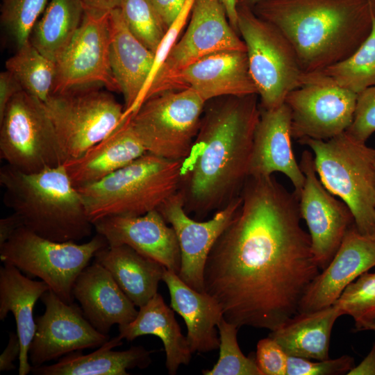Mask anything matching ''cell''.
Listing matches in <instances>:
<instances>
[{
	"label": "cell",
	"mask_w": 375,
	"mask_h": 375,
	"mask_svg": "<svg viewBox=\"0 0 375 375\" xmlns=\"http://www.w3.org/2000/svg\"><path fill=\"white\" fill-rule=\"evenodd\" d=\"M348 375H375V342L366 357Z\"/></svg>",
	"instance_id": "obj_47"
},
{
	"label": "cell",
	"mask_w": 375,
	"mask_h": 375,
	"mask_svg": "<svg viewBox=\"0 0 375 375\" xmlns=\"http://www.w3.org/2000/svg\"><path fill=\"white\" fill-rule=\"evenodd\" d=\"M226 10L228 21L233 29L238 31V3L237 0H220Z\"/></svg>",
	"instance_id": "obj_48"
},
{
	"label": "cell",
	"mask_w": 375,
	"mask_h": 375,
	"mask_svg": "<svg viewBox=\"0 0 375 375\" xmlns=\"http://www.w3.org/2000/svg\"><path fill=\"white\" fill-rule=\"evenodd\" d=\"M240 194L215 212L207 221L190 217L184 208L182 194L178 191L167 199L158 210L173 228L181 253L178 274L192 288L204 291L203 274L208 256L241 203Z\"/></svg>",
	"instance_id": "obj_17"
},
{
	"label": "cell",
	"mask_w": 375,
	"mask_h": 375,
	"mask_svg": "<svg viewBox=\"0 0 375 375\" xmlns=\"http://www.w3.org/2000/svg\"><path fill=\"white\" fill-rule=\"evenodd\" d=\"M289 356L272 338L258 341L256 361L262 375H287Z\"/></svg>",
	"instance_id": "obj_41"
},
{
	"label": "cell",
	"mask_w": 375,
	"mask_h": 375,
	"mask_svg": "<svg viewBox=\"0 0 375 375\" xmlns=\"http://www.w3.org/2000/svg\"><path fill=\"white\" fill-rule=\"evenodd\" d=\"M354 366L353 358L348 355L316 361L289 356L287 375L347 374Z\"/></svg>",
	"instance_id": "obj_39"
},
{
	"label": "cell",
	"mask_w": 375,
	"mask_h": 375,
	"mask_svg": "<svg viewBox=\"0 0 375 375\" xmlns=\"http://www.w3.org/2000/svg\"><path fill=\"white\" fill-rule=\"evenodd\" d=\"M238 31L246 46L260 108L270 110L280 106L287 95L303 83L305 73L295 51L276 27L251 8L238 7Z\"/></svg>",
	"instance_id": "obj_8"
},
{
	"label": "cell",
	"mask_w": 375,
	"mask_h": 375,
	"mask_svg": "<svg viewBox=\"0 0 375 375\" xmlns=\"http://www.w3.org/2000/svg\"><path fill=\"white\" fill-rule=\"evenodd\" d=\"M291 112L289 107L280 106L265 110L256 128L249 176H269L274 172L285 175L299 197L304 185L305 176L297 161L292 147Z\"/></svg>",
	"instance_id": "obj_21"
},
{
	"label": "cell",
	"mask_w": 375,
	"mask_h": 375,
	"mask_svg": "<svg viewBox=\"0 0 375 375\" xmlns=\"http://www.w3.org/2000/svg\"><path fill=\"white\" fill-rule=\"evenodd\" d=\"M153 335L162 342L165 351V366L170 375H175L181 365H188L192 352L186 336L174 317V310L157 293L144 306L140 307L136 317L131 322L119 325L118 336L127 341L138 337Z\"/></svg>",
	"instance_id": "obj_28"
},
{
	"label": "cell",
	"mask_w": 375,
	"mask_h": 375,
	"mask_svg": "<svg viewBox=\"0 0 375 375\" xmlns=\"http://www.w3.org/2000/svg\"><path fill=\"white\" fill-rule=\"evenodd\" d=\"M119 8L131 33L155 53L167 30L151 1L124 0Z\"/></svg>",
	"instance_id": "obj_35"
},
{
	"label": "cell",
	"mask_w": 375,
	"mask_h": 375,
	"mask_svg": "<svg viewBox=\"0 0 375 375\" xmlns=\"http://www.w3.org/2000/svg\"><path fill=\"white\" fill-rule=\"evenodd\" d=\"M159 17H160L166 30L176 19L187 0H149Z\"/></svg>",
	"instance_id": "obj_42"
},
{
	"label": "cell",
	"mask_w": 375,
	"mask_h": 375,
	"mask_svg": "<svg viewBox=\"0 0 375 375\" xmlns=\"http://www.w3.org/2000/svg\"><path fill=\"white\" fill-rule=\"evenodd\" d=\"M194 1V0H187L176 19L166 31L163 38L155 52L153 67L138 99L135 110L145 100L154 79L162 67L174 45L177 42L181 31L185 27L187 20L190 16Z\"/></svg>",
	"instance_id": "obj_38"
},
{
	"label": "cell",
	"mask_w": 375,
	"mask_h": 375,
	"mask_svg": "<svg viewBox=\"0 0 375 375\" xmlns=\"http://www.w3.org/2000/svg\"><path fill=\"white\" fill-rule=\"evenodd\" d=\"M84 12L80 0H51L32 29L29 42L56 62L78 31Z\"/></svg>",
	"instance_id": "obj_31"
},
{
	"label": "cell",
	"mask_w": 375,
	"mask_h": 375,
	"mask_svg": "<svg viewBox=\"0 0 375 375\" xmlns=\"http://www.w3.org/2000/svg\"><path fill=\"white\" fill-rule=\"evenodd\" d=\"M308 77L340 87L356 94L375 85V19L366 40L349 57Z\"/></svg>",
	"instance_id": "obj_32"
},
{
	"label": "cell",
	"mask_w": 375,
	"mask_h": 375,
	"mask_svg": "<svg viewBox=\"0 0 375 375\" xmlns=\"http://www.w3.org/2000/svg\"><path fill=\"white\" fill-rule=\"evenodd\" d=\"M324 187L349 207L357 229L375 234V149L344 132L327 140L303 138Z\"/></svg>",
	"instance_id": "obj_6"
},
{
	"label": "cell",
	"mask_w": 375,
	"mask_h": 375,
	"mask_svg": "<svg viewBox=\"0 0 375 375\" xmlns=\"http://www.w3.org/2000/svg\"><path fill=\"white\" fill-rule=\"evenodd\" d=\"M145 153L128 116L105 138L63 165L78 189L104 178Z\"/></svg>",
	"instance_id": "obj_24"
},
{
	"label": "cell",
	"mask_w": 375,
	"mask_h": 375,
	"mask_svg": "<svg viewBox=\"0 0 375 375\" xmlns=\"http://www.w3.org/2000/svg\"><path fill=\"white\" fill-rule=\"evenodd\" d=\"M41 301L43 315L35 319L36 331L28 349V360L38 367L71 352L98 348L109 340L86 319L81 308L62 301L48 290Z\"/></svg>",
	"instance_id": "obj_16"
},
{
	"label": "cell",
	"mask_w": 375,
	"mask_h": 375,
	"mask_svg": "<svg viewBox=\"0 0 375 375\" xmlns=\"http://www.w3.org/2000/svg\"><path fill=\"white\" fill-rule=\"evenodd\" d=\"M374 266L375 234H362L353 225L331 262L309 286L298 312L332 306L348 285Z\"/></svg>",
	"instance_id": "obj_19"
},
{
	"label": "cell",
	"mask_w": 375,
	"mask_h": 375,
	"mask_svg": "<svg viewBox=\"0 0 375 375\" xmlns=\"http://www.w3.org/2000/svg\"><path fill=\"white\" fill-rule=\"evenodd\" d=\"M4 201L24 226L55 242H78L91 235L92 223L64 165L24 173L8 165L0 169Z\"/></svg>",
	"instance_id": "obj_4"
},
{
	"label": "cell",
	"mask_w": 375,
	"mask_h": 375,
	"mask_svg": "<svg viewBox=\"0 0 375 375\" xmlns=\"http://www.w3.org/2000/svg\"><path fill=\"white\" fill-rule=\"evenodd\" d=\"M206 101L190 88L156 93L132 115L131 124L147 152L184 160L199 131Z\"/></svg>",
	"instance_id": "obj_9"
},
{
	"label": "cell",
	"mask_w": 375,
	"mask_h": 375,
	"mask_svg": "<svg viewBox=\"0 0 375 375\" xmlns=\"http://www.w3.org/2000/svg\"><path fill=\"white\" fill-rule=\"evenodd\" d=\"M122 344V339L117 335L94 352L86 355L81 351L71 352L54 364L32 367L31 372L36 375H128V369H144L150 365L153 351L142 346L122 351L112 350Z\"/></svg>",
	"instance_id": "obj_27"
},
{
	"label": "cell",
	"mask_w": 375,
	"mask_h": 375,
	"mask_svg": "<svg viewBox=\"0 0 375 375\" xmlns=\"http://www.w3.org/2000/svg\"><path fill=\"white\" fill-rule=\"evenodd\" d=\"M22 226H24L22 219L14 212L1 219L0 246L5 243Z\"/></svg>",
	"instance_id": "obj_45"
},
{
	"label": "cell",
	"mask_w": 375,
	"mask_h": 375,
	"mask_svg": "<svg viewBox=\"0 0 375 375\" xmlns=\"http://www.w3.org/2000/svg\"><path fill=\"white\" fill-rule=\"evenodd\" d=\"M94 261L110 272L132 303L144 306L158 293L165 267L127 245L107 246L98 251Z\"/></svg>",
	"instance_id": "obj_29"
},
{
	"label": "cell",
	"mask_w": 375,
	"mask_h": 375,
	"mask_svg": "<svg viewBox=\"0 0 375 375\" xmlns=\"http://www.w3.org/2000/svg\"><path fill=\"white\" fill-rule=\"evenodd\" d=\"M48 0H1L0 19L17 49L29 42L35 23Z\"/></svg>",
	"instance_id": "obj_36"
},
{
	"label": "cell",
	"mask_w": 375,
	"mask_h": 375,
	"mask_svg": "<svg viewBox=\"0 0 375 375\" xmlns=\"http://www.w3.org/2000/svg\"><path fill=\"white\" fill-rule=\"evenodd\" d=\"M85 10L97 13L110 12L119 8L124 0H80Z\"/></svg>",
	"instance_id": "obj_46"
},
{
	"label": "cell",
	"mask_w": 375,
	"mask_h": 375,
	"mask_svg": "<svg viewBox=\"0 0 375 375\" xmlns=\"http://www.w3.org/2000/svg\"><path fill=\"white\" fill-rule=\"evenodd\" d=\"M0 156L24 173L65 161L44 103L24 90L11 99L0 117Z\"/></svg>",
	"instance_id": "obj_11"
},
{
	"label": "cell",
	"mask_w": 375,
	"mask_h": 375,
	"mask_svg": "<svg viewBox=\"0 0 375 375\" xmlns=\"http://www.w3.org/2000/svg\"><path fill=\"white\" fill-rule=\"evenodd\" d=\"M108 246L127 245L178 274L181 253L176 233L158 210L138 216H110L93 223Z\"/></svg>",
	"instance_id": "obj_18"
},
{
	"label": "cell",
	"mask_w": 375,
	"mask_h": 375,
	"mask_svg": "<svg viewBox=\"0 0 375 375\" xmlns=\"http://www.w3.org/2000/svg\"><path fill=\"white\" fill-rule=\"evenodd\" d=\"M22 90L20 83L9 71L0 74V117L11 99Z\"/></svg>",
	"instance_id": "obj_43"
},
{
	"label": "cell",
	"mask_w": 375,
	"mask_h": 375,
	"mask_svg": "<svg viewBox=\"0 0 375 375\" xmlns=\"http://www.w3.org/2000/svg\"><path fill=\"white\" fill-rule=\"evenodd\" d=\"M109 13L85 10L78 31L56 62L53 94L94 84L119 92L110 62Z\"/></svg>",
	"instance_id": "obj_14"
},
{
	"label": "cell",
	"mask_w": 375,
	"mask_h": 375,
	"mask_svg": "<svg viewBox=\"0 0 375 375\" xmlns=\"http://www.w3.org/2000/svg\"><path fill=\"white\" fill-rule=\"evenodd\" d=\"M240 196L208 256L204 291L227 322L272 331L298 313L320 269L294 192L272 175L249 176Z\"/></svg>",
	"instance_id": "obj_1"
},
{
	"label": "cell",
	"mask_w": 375,
	"mask_h": 375,
	"mask_svg": "<svg viewBox=\"0 0 375 375\" xmlns=\"http://www.w3.org/2000/svg\"><path fill=\"white\" fill-rule=\"evenodd\" d=\"M252 10L282 33L311 74L347 58L366 40L375 0H265Z\"/></svg>",
	"instance_id": "obj_3"
},
{
	"label": "cell",
	"mask_w": 375,
	"mask_h": 375,
	"mask_svg": "<svg viewBox=\"0 0 375 375\" xmlns=\"http://www.w3.org/2000/svg\"></svg>",
	"instance_id": "obj_51"
},
{
	"label": "cell",
	"mask_w": 375,
	"mask_h": 375,
	"mask_svg": "<svg viewBox=\"0 0 375 375\" xmlns=\"http://www.w3.org/2000/svg\"><path fill=\"white\" fill-rule=\"evenodd\" d=\"M73 295L86 319L105 335L114 324L132 322L138 312L110 272L96 261L88 265L77 277Z\"/></svg>",
	"instance_id": "obj_22"
},
{
	"label": "cell",
	"mask_w": 375,
	"mask_h": 375,
	"mask_svg": "<svg viewBox=\"0 0 375 375\" xmlns=\"http://www.w3.org/2000/svg\"><path fill=\"white\" fill-rule=\"evenodd\" d=\"M354 331H373L375 333V317L355 324Z\"/></svg>",
	"instance_id": "obj_49"
},
{
	"label": "cell",
	"mask_w": 375,
	"mask_h": 375,
	"mask_svg": "<svg viewBox=\"0 0 375 375\" xmlns=\"http://www.w3.org/2000/svg\"><path fill=\"white\" fill-rule=\"evenodd\" d=\"M305 181L299 195V210L311 240L315 260L320 269L331 262L347 231L354 225L349 207L333 197L321 182L312 152L304 150L299 162Z\"/></svg>",
	"instance_id": "obj_15"
},
{
	"label": "cell",
	"mask_w": 375,
	"mask_h": 375,
	"mask_svg": "<svg viewBox=\"0 0 375 375\" xmlns=\"http://www.w3.org/2000/svg\"><path fill=\"white\" fill-rule=\"evenodd\" d=\"M258 94L206 102L199 131L183 162L179 192L188 215L201 220L240 194L249 176L260 115Z\"/></svg>",
	"instance_id": "obj_2"
},
{
	"label": "cell",
	"mask_w": 375,
	"mask_h": 375,
	"mask_svg": "<svg viewBox=\"0 0 375 375\" xmlns=\"http://www.w3.org/2000/svg\"><path fill=\"white\" fill-rule=\"evenodd\" d=\"M190 17L185 32L169 52L145 99L160 92L174 74L206 56L228 50L246 51L220 0H194Z\"/></svg>",
	"instance_id": "obj_12"
},
{
	"label": "cell",
	"mask_w": 375,
	"mask_h": 375,
	"mask_svg": "<svg viewBox=\"0 0 375 375\" xmlns=\"http://www.w3.org/2000/svg\"><path fill=\"white\" fill-rule=\"evenodd\" d=\"M358 324L375 317V272H366L347 286L333 303Z\"/></svg>",
	"instance_id": "obj_37"
},
{
	"label": "cell",
	"mask_w": 375,
	"mask_h": 375,
	"mask_svg": "<svg viewBox=\"0 0 375 375\" xmlns=\"http://www.w3.org/2000/svg\"><path fill=\"white\" fill-rule=\"evenodd\" d=\"M357 96L304 74L302 85L285 100L291 112L292 137L327 140L345 132L353 122Z\"/></svg>",
	"instance_id": "obj_13"
},
{
	"label": "cell",
	"mask_w": 375,
	"mask_h": 375,
	"mask_svg": "<svg viewBox=\"0 0 375 375\" xmlns=\"http://www.w3.org/2000/svg\"><path fill=\"white\" fill-rule=\"evenodd\" d=\"M162 281L169 292L170 307L184 319L192 353L219 349L217 324L224 315L218 301L207 292L192 288L178 274L166 268Z\"/></svg>",
	"instance_id": "obj_25"
},
{
	"label": "cell",
	"mask_w": 375,
	"mask_h": 375,
	"mask_svg": "<svg viewBox=\"0 0 375 375\" xmlns=\"http://www.w3.org/2000/svg\"><path fill=\"white\" fill-rule=\"evenodd\" d=\"M107 246L106 240L98 233L83 244L60 242L22 226L0 246V259L29 278H40L62 301L71 303L77 277L96 253Z\"/></svg>",
	"instance_id": "obj_7"
},
{
	"label": "cell",
	"mask_w": 375,
	"mask_h": 375,
	"mask_svg": "<svg viewBox=\"0 0 375 375\" xmlns=\"http://www.w3.org/2000/svg\"><path fill=\"white\" fill-rule=\"evenodd\" d=\"M375 132V85L357 96L353 122L346 131L349 135L365 143Z\"/></svg>",
	"instance_id": "obj_40"
},
{
	"label": "cell",
	"mask_w": 375,
	"mask_h": 375,
	"mask_svg": "<svg viewBox=\"0 0 375 375\" xmlns=\"http://www.w3.org/2000/svg\"><path fill=\"white\" fill-rule=\"evenodd\" d=\"M190 88L207 102L229 96L258 94L246 51H222L206 56L174 74L162 90Z\"/></svg>",
	"instance_id": "obj_20"
},
{
	"label": "cell",
	"mask_w": 375,
	"mask_h": 375,
	"mask_svg": "<svg viewBox=\"0 0 375 375\" xmlns=\"http://www.w3.org/2000/svg\"><path fill=\"white\" fill-rule=\"evenodd\" d=\"M183 160L145 153L104 178L78 188L92 223L138 216L158 208L180 188Z\"/></svg>",
	"instance_id": "obj_5"
},
{
	"label": "cell",
	"mask_w": 375,
	"mask_h": 375,
	"mask_svg": "<svg viewBox=\"0 0 375 375\" xmlns=\"http://www.w3.org/2000/svg\"><path fill=\"white\" fill-rule=\"evenodd\" d=\"M265 0H237L238 7L253 8L258 3Z\"/></svg>",
	"instance_id": "obj_50"
},
{
	"label": "cell",
	"mask_w": 375,
	"mask_h": 375,
	"mask_svg": "<svg viewBox=\"0 0 375 375\" xmlns=\"http://www.w3.org/2000/svg\"><path fill=\"white\" fill-rule=\"evenodd\" d=\"M239 328L224 317L217 324L219 354L217 362L210 369L202 371L204 375H262L256 356H246L238 342Z\"/></svg>",
	"instance_id": "obj_34"
},
{
	"label": "cell",
	"mask_w": 375,
	"mask_h": 375,
	"mask_svg": "<svg viewBox=\"0 0 375 375\" xmlns=\"http://www.w3.org/2000/svg\"><path fill=\"white\" fill-rule=\"evenodd\" d=\"M24 91L44 103L53 94L56 62L42 54L30 42L17 49L6 62Z\"/></svg>",
	"instance_id": "obj_33"
},
{
	"label": "cell",
	"mask_w": 375,
	"mask_h": 375,
	"mask_svg": "<svg viewBox=\"0 0 375 375\" xmlns=\"http://www.w3.org/2000/svg\"><path fill=\"white\" fill-rule=\"evenodd\" d=\"M21 345L17 333L9 334L8 342L0 356V371H10L15 368L13 362L19 358Z\"/></svg>",
	"instance_id": "obj_44"
},
{
	"label": "cell",
	"mask_w": 375,
	"mask_h": 375,
	"mask_svg": "<svg viewBox=\"0 0 375 375\" xmlns=\"http://www.w3.org/2000/svg\"><path fill=\"white\" fill-rule=\"evenodd\" d=\"M48 290L46 283L32 280L11 264L4 263L0 267V319L4 320L9 312L15 317L21 345L19 375L31 372L28 349L36 331L33 308L38 299Z\"/></svg>",
	"instance_id": "obj_26"
},
{
	"label": "cell",
	"mask_w": 375,
	"mask_h": 375,
	"mask_svg": "<svg viewBox=\"0 0 375 375\" xmlns=\"http://www.w3.org/2000/svg\"><path fill=\"white\" fill-rule=\"evenodd\" d=\"M343 315L334 304L308 312H298L282 326L270 331L289 356L322 360L329 358L330 339L333 325Z\"/></svg>",
	"instance_id": "obj_30"
},
{
	"label": "cell",
	"mask_w": 375,
	"mask_h": 375,
	"mask_svg": "<svg viewBox=\"0 0 375 375\" xmlns=\"http://www.w3.org/2000/svg\"><path fill=\"white\" fill-rule=\"evenodd\" d=\"M110 62L124 100V117L132 115L147 83L155 53L129 31L120 8L109 13Z\"/></svg>",
	"instance_id": "obj_23"
},
{
	"label": "cell",
	"mask_w": 375,
	"mask_h": 375,
	"mask_svg": "<svg viewBox=\"0 0 375 375\" xmlns=\"http://www.w3.org/2000/svg\"><path fill=\"white\" fill-rule=\"evenodd\" d=\"M98 85H101L79 86L55 93L44 103L65 162L82 155L125 119L124 107Z\"/></svg>",
	"instance_id": "obj_10"
}]
</instances>
